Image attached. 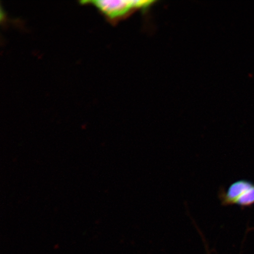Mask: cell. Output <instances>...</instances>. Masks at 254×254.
Returning a JSON list of instances; mask_svg holds the SVG:
<instances>
[{
    "label": "cell",
    "mask_w": 254,
    "mask_h": 254,
    "mask_svg": "<svg viewBox=\"0 0 254 254\" xmlns=\"http://www.w3.org/2000/svg\"><path fill=\"white\" fill-rule=\"evenodd\" d=\"M90 2L96 6L105 15L111 18L123 15L130 9L135 7L134 1L130 0H97Z\"/></svg>",
    "instance_id": "7a4b0ae2"
},
{
    "label": "cell",
    "mask_w": 254,
    "mask_h": 254,
    "mask_svg": "<svg viewBox=\"0 0 254 254\" xmlns=\"http://www.w3.org/2000/svg\"><path fill=\"white\" fill-rule=\"evenodd\" d=\"M236 205L243 208L252 207L254 205V185L238 200Z\"/></svg>",
    "instance_id": "3957f363"
},
{
    "label": "cell",
    "mask_w": 254,
    "mask_h": 254,
    "mask_svg": "<svg viewBox=\"0 0 254 254\" xmlns=\"http://www.w3.org/2000/svg\"><path fill=\"white\" fill-rule=\"evenodd\" d=\"M254 185L247 180H240L232 183L227 189L221 187L218 192V198L222 206L236 205L238 199Z\"/></svg>",
    "instance_id": "6da1fadb"
}]
</instances>
